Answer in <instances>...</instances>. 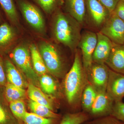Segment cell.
<instances>
[{"instance_id":"obj_27","label":"cell","mask_w":124,"mask_h":124,"mask_svg":"<svg viewBox=\"0 0 124 124\" xmlns=\"http://www.w3.org/2000/svg\"><path fill=\"white\" fill-rule=\"evenodd\" d=\"M9 108L11 112L18 120H22L27 112L26 105L23 100H19L10 103Z\"/></svg>"},{"instance_id":"obj_33","label":"cell","mask_w":124,"mask_h":124,"mask_svg":"<svg viewBox=\"0 0 124 124\" xmlns=\"http://www.w3.org/2000/svg\"><path fill=\"white\" fill-rule=\"evenodd\" d=\"M7 83L4 64L0 57V86H5Z\"/></svg>"},{"instance_id":"obj_4","label":"cell","mask_w":124,"mask_h":124,"mask_svg":"<svg viewBox=\"0 0 124 124\" xmlns=\"http://www.w3.org/2000/svg\"><path fill=\"white\" fill-rule=\"evenodd\" d=\"M12 58L16 66L30 83L40 87L39 78L32 66L29 47L24 45L17 46L13 51Z\"/></svg>"},{"instance_id":"obj_12","label":"cell","mask_w":124,"mask_h":124,"mask_svg":"<svg viewBox=\"0 0 124 124\" xmlns=\"http://www.w3.org/2000/svg\"><path fill=\"white\" fill-rule=\"evenodd\" d=\"M97 42L93 54V62L105 64L113 47V43L100 32L97 33Z\"/></svg>"},{"instance_id":"obj_17","label":"cell","mask_w":124,"mask_h":124,"mask_svg":"<svg viewBox=\"0 0 124 124\" xmlns=\"http://www.w3.org/2000/svg\"><path fill=\"white\" fill-rule=\"evenodd\" d=\"M29 49L34 70L40 75L46 74L48 70L38 48L34 44H32L29 46Z\"/></svg>"},{"instance_id":"obj_18","label":"cell","mask_w":124,"mask_h":124,"mask_svg":"<svg viewBox=\"0 0 124 124\" xmlns=\"http://www.w3.org/2000/svg\"><path fill=\"white\" fill-rule=\"evenodd\" d=\"M97 94V92L89 82L83 91L81 99L84 112L88 114L89 113Z\"/></svg>"},{"instance_id":"obj_10","label":"cell","mask_w":124,"mask_h":124,"mask_svg":"<svg viewBox=\"0 0 124 124\" xmlns=\"http://www.w3.org/2000/svg\"><path fill=\"white\" fill-rule=\"evenodd\" d=\"M86 12L93 25L101 28L111 13L98 0H85Z\"/></svg>"},{"instance_id":"obj_1","label":"cell","mask_w":124,"mask_h":124,"mask_svg":"<svg viewBox=\"0 0 124 124\" xmlns=\"http://www.w3.org/2000/svg\"><path fill=\"white\" fill-rule=\"evenodd\" d=\"M81 26L69 14L58 11L52 21V35L57 42L75 52L81 38Z\"/></svg>"},{"instance_id":"obj_28","label":"cell","mask_w":124,"mask_h":124,"mask_svg":"<svg viewBox=\"0 0 124 124\" xmlns=\"http://www.w3.org/2000/svg\"><path fill=\"white\" fill-rule=\"evenodd\" d=\"M81 124H124V122L113 116L109 115L88 120Z\"/></svg>"},{"instance_id":"obj_23","label":"cell","mask_w":124,"mask_h":124,"mask_svg":"<svg viewBox=\"0 0 124 124\" xmlns=\"http://www.w3.org/2000/svg\"><path fill=\"white\" fill-rule=\"evenodd\" d=\"M89 116L84 112H79L66 114L60 124H81L88 120Z\"/></svg>"},{"instance_id":"obj_14","label":"cell","mask_w":124,"mask_h":124,"mask_svg":"<svg viewBox=\"0 0 124 124\" xmlns=\"http://www.w3.org/2000/svg\"><path fill=\"white\" fill-rule=\"evenodd\" d=\"M4 67L7 83L24 89L27 88L29 84L26 78L11 61L6 60Z\"/></svg>"},{"instance_id":"obj_19","label":"cell","mask_w":124,"mask_h":124,"mask_svg":"<svg viewBox=\"0 0 124 124\" xmlns=\"http://www.w3.org/2000/svg\"><path fill=\"white\" fill-rule=\"evenodd\" d=\"M5 95L7 101L10 103L23 100L26 97V93L24 89L7 83L5 85Z\"/></svg>"},{"instance_id":"obj_22","label":"cell","mask_w":124,"mask_h":124,"mask_svg":"<svg viewBox=\"0 0 124 124\" xmlns=\"http://www.w3.org/2000/svg\"><path fill=\"white\" fill-rule=\"evenodd\" d=\"M16 37L15 31L9 24L4 23L0 26V47L9 45L14 41Z\"/></svg>"},{"instance_id":"obj_26","label":"cell","mask_w":124,"mask_h":124,"mask_svg":"<svg viewBox=\"0 0 124 124\" xmlns=\"http://www.w3.org/2000/svg\"><path fill=\"white\" fill-rule=\"evenodd\" d=\"M0 4L9 18L14 23H17V13L12 0H0Z\"/></svg>"},{"instance_id":"obj_8","label":"cell","mask_w":124,"mask_h":124,"mask_svg":"<svg viewBox=\"0 0 124 124\" xmlns=\"http://www.w3.org/2000/svg\"><path fill=\"white\" fill-rule=\"evenodd\" d=\"M97 42V33L86 31L81 34L78 47L81 51L83 66L85 71L93 63V56Z\"/></svg>"},{"instance_id":"obj_6","label":"cell","mask_w":124,"mask_h":124,"mask_svg":"<svg viewBox=\"0 0 124 124\" xmlns=\"http://www.w3.org/2000/svg\"><path fill=\"white\" fill-rule=\"evenodd\" d=\"M110 68L105 63L93 62L86 70L89 83L98 92L106 90Z\"/></svg>"},{"instance_id":"obj_25","label":"cell","mask_w":124,"mask_h":124,"mask_svg":"<svg viewBox=\"0 0 124 124\" xmlns=\"http://www.w3.org/2000/svg\"><path fill=\"white\" fill-rule=\"evenodd\" d=\"M57 119L41 117L33 113L27 112L22 121L23 124H54Z\"/></svg>"},{"instance_id":"obj_5","label":"cell","mask_w":124,"mask_h":124,"mask_svg":"<svg viewBox=\"0 0 124 124\" xmlns=\"http://www.w3.org/2000/svg\"><path fill=\"white\" fill-rule=\"evenodd\" d=\"M99 32L113 44H124V22L113 12L102 26Z\"/></svg>"},{"instance_id":"obj_21","label":"cell","mask_w":124,"mask_h":124,"mask_svg":"<svg viewBox=\"0 0 124 124\" xmlns=\"http://www.w3.org/2000/svg\"><path fill=\"white\" fill-rule=\"evenodd\" d=\"M39 85L42 91L48 95H55L57 93L58 85L51 76L45 74L39 78Z\"/></svg>"},{"instance_id":"obj_15","label":"cell","mask_w":124,"mask_h":124,"mask_svg":"<svg viewBox=\"0 0 124 124\" xmlns=\"http://www.w3.org/2000/svg\"><path fill=\"white\" fill-rule=\"evenodd\" d=\"M65 6L68 14L83 25L86 13L85 0H66Z\"/></svg>"},{"instance_id":"obj_9","label":"cell","mask_w":124,"mask_h":124,"mask_svg":"<svg viewBox=\"0 0 124 124\" xmlns=\"http://www.w3.org/2000/svg\"><path fill=\"white\" fill-rule=\"evenodd\" d=\"M106 92L115 102L122 101L124 97V75L110 69Z\"/></svg>"},{"instance_id":"obj_3","label":"cell","mask_w":124,"mask_h":124,"mask_svg":"<svg viewBox=\"0 0 124 124\" xmlns=\"http://www.w3.org/2000/svg\"><path fill=\"white\" fill-rule=\"evenodd\" d=\"M58 46L53 43L44 41L40 43L38 48L48 71L55 77L61 78L65 73L66 63Z\"/></svg>"},{"instance_id":"obj_16","label":"cell","mask_w":124,"mask_h":124,"mask_svg":"<svg viewBox=\"0 0 124 124\" xmlns=\"http://www.w3.org/2000/svg\"><path fill=\"white\" fill-rule=\"evenodd\" d=\"M27 88V93L31 100L45 106L54 111V103L51 97L44 93L38 87L31 83L29 84Z\"/></svg>"},{"instance_id":"obj_24","label":"cell","mask_w":124,"mask_h":124,"mask_svg":"<svg viewBox=\"0 0 124 124\" xmlns=\"http://www.w3.org/2000/svg\"><path fill=\"white\" fill-rule=\"evenodd\" d=\"M0 124H20L10 108L0 100Z\"/></svg>"},{"instance_id":"obj_2","label":"cell","mask_w":124,"mask_h":124,"mask_svg":"<svg viewBox=\"0 0 124 124\" xmlns=\"http://www.w3.org/2000/svg\"><path fill=\"white\" fill-rule=\"evenodd\" d=\"M75 53L73 64L65 76L63 85L67 101L71 105L77 104L81 101L83 91L89 83L81 53L77 49Z\"/></svg>"},{"instance_id":"obj_29","label":"cell","mask_w":124,"mask_h":124,"mask_svg":"<svg viewBox=\"0 0 124 124\" xmlns=\"http://www.w3.org/2000/svg\"><path fill=\"white\" fill-rule=\"evenodd\" d=\"M45 12L51 14L55 9L61 0H35Z\"/></svg>"},{"instance_id":"obj_13","label":"cell","mask_w":124,"mask_h":124,"mask_svg":"<svg viewBox=\"0 0 124 124\" xmlns=\"http://www.w3.org/2000/svg\"><path fill=\"white\" fill-rule=\"evenodd\" d=\"M105 64L112 70L124 75V44H113Z\"/></svg>"},{"instance_id":"obj_11","label":"cell","mask_w":124,"mask_h":124,"mask_svg":"<svg viewBox=\"0 0 124 124\" xmlns=\"http://www.w3.org/2000/svg\"><path fill=\"white\" fill-rule=\"evenodd\" d=\"M114 103L106 91L98 92L88 114L94 119L110 115Z\"/></svg>"},{"instance_id":"obj_20","label":"cell","mask_w":124,"mask_h":124,"mask_svg":"<svg viewBox=\"0 0 124 124\" xmlns=\"http://www.w3.org/2000/svg\"><path fill=\"white\" fill-rule=\"evenodd\" d=\"M28 106L32 113L41 117L54 119H58L59 117L58 114L55 113L48 108L32 100H29Z\"/></svg>"},{"instance_id":"obj_32","label":"cell","mask_w":124,"mask_h":124,"mask_svg":"<svg viewBox=\"0 0 124 124\" xmlns=\"http://www.w3.org/2000/svg\"><path fill=\"white\" fill-rule=\"evenodd\" d=\"M113 13L124 22V0H120Z\"/></svg>"},{"instance_id":"obj_31","label":"cell","mask_w":124,"mask_h":124,"mask_svg":"<svg viewBox=\"0 0 124 124\" xmlns=\"http://www.w3.org/2000/svg\"><path fill=\"white\" fill-rule=\"evenodd\" d=\"M105 8L112 13L120 0H98Z\"/></svg>"},{"instance_id":"obj_30","label":"cell","mask_w":124,"mask_h":124,"mask_svg":"<svg viewBox=\"0 0 124 124\" xmlns=\"http://www.w3.org/2000/svg\"><path fill=\"white\" fill-rule=\"evenodd\" d=\"M110 115L124 122V103L122 101L115 102Z\"/></svg>"},{"instance_id":"obj_7","label":"cell","mask_w":124,"mask_h":124,"mask_svg":"<svg viewBox=\"0 0 124 124\" xmlns=\"http://www.w3.org/2000/svg\"><path fill=\"white\" fill-rule=\"evenodd\" d=\"M19 6L23 15L28 23L38 32L44 33L45 31V23L39 10L25 1H20Z\"/></svg>"}]
</instances>
